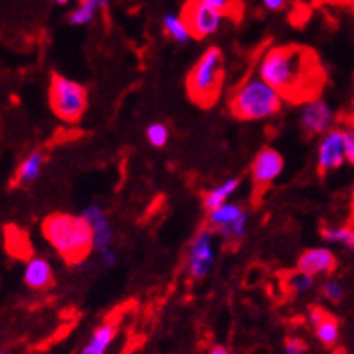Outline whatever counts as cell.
I'll use <instances>...</instances> for the list:
<instances>
[{
    "mask_svg": "<svg viewBox=\"0 0 354 354\" xmlns=\"http://www.w3.org/2000/svg\"><path fill=\"white\" fill-rule=\"evenodd\" d=\"M257 73L275 87L286 102L302 103L318 98L326 73L318 56L304 46H275L262 55Z\"/></svg>",
    "mask_w": 354,
    "mask_h": 354,
    "instance_id": "1",
    "label": "cell"
},
{
    "mask_svg": "<svg viewBox=\"0 0 354 354\" xmlns=\"http://www.w3.org/2000/svg\"><path fill=\"white\" fill-rule=\"evenodd\" d=\"M46 241L69 264L85 261L94 250V232L84 215L53 214L42 223Z\"/></svg>",
    "mask_w": 354,
    "mask_h": 354,
    "instance_id": "2",
    "label": "cell"
},
{
    "mask_svg": "<svg viewBox=\"0 0 354 354\" xmlns=\"http://www.w3.org/2000/svg\"><path fill=\"white\" fill-rule=\"evenodd\" d=\"M286 100L275 87L257 75L243 80L228 98V109L233 116L243 122H262L277 116Z\"/></svg>",
    "mask_w": 354,
    "mask_h": 354,
    "instance_id": "3",
    "label": "cell"
},
{
    "mask_svg": "<svg viewBox=\"0 0 354 354\" xmlns=\"http://www.w3.org/2000/svg\"><path fill=\"white\" fill-rule=\"evenodd\" d=\"M223 84L224 55L219 47H208L188 73V96L201 107H212L219 100Z\"/></svg>",
    "mask_w": 354,
    "mask_h": 354,
    "instance_id": "4",
    "label": "cell"
},
{
    "mask_svg": "<svg viewBox=\"0 0 354 354\" xmlns=\"http://www.w3.org/2000/svg\"><path fill=\"white\" fill-rule=\"evenodd\" d=\"M49 105L62 122L76 123L87 109V91L75 80L53 75L49 85Z\"/></svg>",
    "mask_w": 354,
    "mask_h": 354,
    "instance_id": "5",
    "label": "cell"
},
{
    "mask_svg": "<svg viewBox=\"0 0 354 354\" xmlns=\"http://www.w3.org/2000/svg\"><path fill=\"white\" fill-rule=\"evenodd\" d=\"M248 210L239 203H224L215 210L208 212L206 224L230 244L241 243L248 232Z\"/></svg>",
    "mask_w": 354,
    "mask_h": 354,
    "instance_id": "6",
    "label": "cell"
},
{
    "mask_svg": "<svg viewBox=\"0 0 354 354\" xmlns=\"http://www.w3.org/2000/svg\"><path fill=\"white\" fill-rule=\"evenodd\" d=\"M181 17L190 29L192 38L196 40H203L217 33L224 20V15L221 11L201 0H187L183 6Z\"/></svg>",
    "mask_w": 354,
    "mask_h": 354,
    "instance_id": "7",
    "label": "cell"
},
{
    "mask_svg": "<svg viewBox=\"0 0 354 354\" xmlns=\"http://www.w3.org/2000/svg\"><path fill=\"white\" fill-rule=\"evenodd\" d=\"M215 235L217 233L212 228L199 230L188 250V273L194 280H201L208 277L215 264Z\"/></svg>",
    "mask_w": 354,
    "mask_h": 354,
    "instance_id": "8",
    "label": "cell"
},
{
    "mask_svg": "<svg viewBox=\"0 0 354 354\" xmlns=\"http://www.w3.org/2000/svg\"><path fill=\"white\" fill-rule=\"evenodd\" d=\"M300 129L306 136H324L333 129L335 123V112L327 105V102L320 98H313L309 102L302 103L300 107Z\"/></svg>",
    "mask_w": 354,
    "mask_h": 354,
    "instance_id": "9",
    "label": "cell"
},
{
    "mask_svg": "<svg viewBox=\"0 0 354 354\" xmlns=\"http://www.w3.org/2000/svg\"><path fill=\"white\" fill-rule=\"evenodd\" d=\"M282 170H284V158L279 150L271 147L262 149L252 163V181L255 190H266L277 177H280Z\"/></svg>",
    "mask_w": 354,
    "mask_h": 354,
    "instance_id": "10",
    "label": "cell"
},
{
    "mask_svg": "<svg viewBox=\"0 0 354 354\" xmlns=\"http://www.w3.org/2000/svg\"><path fill=\"white\" fill-rule=\"evenodd\" d=\"M344 129H331L322 136L317 150V165L320 174H329L338 170L345 163Z\"/></svg>",
    "mask_w": 354,
    "mask_h": 354,
    "instance_id": "11",
    "label": "cell"
},
{
    "mask_svg": "<svg viewBox=\"0 0 354 354\" xmlns=\"http://www.w3.org/2000/svg\"><path fill=\"white\" fill-rule=\"evenodd\" d=\"M82 215L88 221V224H91V228L94 232V252L102 253L103 250L112 248V243H114V230H112V224L109 221V215L105 214V210L100 208L98 205H91L87 208H84Z\"/></svg>",
    "mask_w": 354,
    "mask_h": 354,
    "instance_id": "12",
    "label": "cell"
},
{
    "mask_svg": "<svg viewBox=\"0 0 354 354\" xmlns=\"http://www.w3.org/2000/svg\"><path fill=\"white\" fill-rule=\"evenodd\" d=\"M297 270L309 273L313 277L329 275V273L336 270V257L327 248H311V250H306L299 257Z\"/></svg>",
    "mask_w": 354,
    "mask_h": 354,
    "instance_id": "13",
    "label": "cell"
},
{
    "mask_svg": "<svg viewBox=\"0 0 354 354\" xmlns=\"http://www.w3.org/2000/svg\"><path fill=\"white\" fill-rule=\"evenodd\" d=\"M53 268L42 257H31L24 268V282L26 286L37 291L51 288L53 286Z\"/></svg>",
    "mask_w": 354,
    "mask_h": 354,
    "instance_id": "14",
    "label": "cell"
},
{
    "mask_svg": "<svg viewBox=\"0 0 354 354\" xmlns=\"http://www.w3.org/2000/svg\"><path fill=\"white\" fill-rule=\"evenodd\" d=\"M44 163H46V156L40 150H35L28 158H24L15 172V185H29L37 181L42 174Z\"/></svg>",
    "mask_w": 354,
    "mask_h": 354,
    "instance_id": "15",
    "label": "cell"
},
{
    "mask_svg": "<svg viewBox=\"0 0 354 354\" xmlns=\"http://www.w3.org/2000/svg\"><path fill=\"white\" fill-rule=\"evenodd\" d=\"M241 187V181L239 179H228V181H223L217 187L210 188V190L205 192V196H203V208L206 212L215 210L217 206L224 205V203H228L230 197L235 194Z\"/></svg>",
    "mask_w": 354,
    "mask_h": 354,
    "instance_id": "16",
    "label": "cell"
},
{
    "mask_svg": "<svg viewBox=\"0 0 354 354\" xmlns=\"http://www.w3.org/2000/svg\"><path fill=\"white\" fill-rule=\"evenodd\" d=\"M109 0H78V6L71 11V26H87L94 20L100 10H107Z\"/></svg>",
    "mask_w": 354,
    "mask_h": 354,
    "instance_id": "17",
    "label": "cell"
},
{
    "mask_svg": "<svg viewBox=\"0 0 354 354\" xmlns=\"http://www.w3.org/2000/svg\"><path fill=\"white\" fill-rule=\"evenodd\" d=\"M114 336H116L114 324H103V326L96 327V331L93 333L91 340L87 342L80 354H105V351L111 347Z\"/></svg>",
    "mask_w": 354,
    "mask_h": 354,
    "instance_id": "18",
    "label": "cell"
},
{
    "mask_svg": "<svg viewBox=\"0 0 354 354\" xmlns=\"http://www.w3.org/2000/svg\"><path fill=\"white\" fill-rule=\"evenodd\" d=\"M163 29L167 37H170L174 42L177 44H187L192 38L190 29H188L187 22L183 19L181 15L167 13L163 17Z\"/></svg>",
    "mask_w": 354,
    "mask_h": 354,
    "instance_id": "19",
    "label": "cell"
},
{
    "mask_svg": "<svg viewBox=\"0 0 354 354\" xmlns=\"http://www.w3.org/2000/svg\"><path fill=\"white\" fill-rule=\"evenodd\" d=\"M320 233L327 243L342 244V246L349 248L354 252V228H349V226H324Z\"/></svg>",
    "mask_w": 354,
    "mask_h": 354,
    "instance_id": "20",
    "label": "cell"
},
{
    "mask_svg": "<svg viewBox=\"0 0 354 354\" xmlns=\"http://www.w3.org/2000/svg\"><path fill=\"white\" fill-rule=\"evenodd\" d=\"M315 333H317V338L320 340V344H324L326 347H335L336 342H338V336H340L338 320H336L333 315H327V317L315 327Z\"/></svg>",
    "mask_w": 354,
    "mask_h": 354,
    "instance_id": "21",
    "label": "cell"
},
{
    "mask_svg": "<svg viewBox=\"0 0 354 354\" xmlns=\"http://www.w3.org/2000/svg\"><path fill=\"white\" fill-rule=\"evenodd\" d=\"M201 2L212 6L217 11H221L224 17H232V19H239L241 11H243L241 0H201Z\"/></svg>",
    "mask_w": 354,
    "mask_h": 354,
    "instance_id": "22",
    "label": "cell"
},
{
    "mask_svg": "<svg viewBox=\"0 0 354 354\" xmlns=\"http://www.w3.org/2000/svg\"><path fill=\"white\" fill-rule=\"evenodd\" d=\"M147 141L156 149H161L168 143V129L163 123H152L147 127Z\"/></svg>",
    "mask_w": 354,
    "mask_h": 354,
    "instance_id": "23",
    "label": "cell"
},
{
    "mask_svg": "<svg viewBox=\"0 0 354 354\" xmlns=\"http://www.w3.org/2000/svg\"><path fill=\"white\" fill-rule=\"evenodd\" d=\"M313 284H315V277L300 270L289 277V288L293 289L295 293H306L313 288Z\"/></svg>",
    "mask_w": 354,
    "mask_h": 354,
    "instance_id": "24",
    "label": "cell"
},
{
    "mask_svg": "<svg viewBox=\"0 0 354 354\" xmlns=\"http://www.w3.org/2000/svg\"><path fill=\"white\" fill-rule=\"evenodd\" d=\"M322 295L331 302H340L344 299V288L338 280H326L322 286Z\"/></svg>",
    "mask_w": 354,
    "mask_h": 354,
    "instance_id": "25",
    "label": "cell"
},
{
    "mask_svg": "<svg viewBox=\"0 0 354 354\" xmlns=\"http://www.w3.org/2000/svg\"><path fill=\"white\" fill-rule=\"evenodd\" d=\"M344 147H345V159L351 165H354V127L344 129Z\"/></svg>",
    "mask_w": 354,
    "mask_h": 354,
    "instance_id": "26",
    "label": "cell"
},
{
    "mask_svg": "<svg viewBox=\"0 0 354 354\" xmlns=\"http://www.w3.org/2000/svg\"><path fill=\"white\" fill-rule=\"evenodd\" d=\"M286 354H306L308 351V344L302 338H288L284 344Z\"/></svg>",
    "mask_w": 354,
    "mask_h": 354,
    "instance_id": "27",
    "label": "cell"
},
{
    "mask_svg": "<svg viewBox=\"0 0 354 354\" xmlns=\"http://www.w3.org/2000/svg\"><path fill=\"white\" fill-rule=\"evenodd\" d=\"M327 315H329V313H327L324 308H320V306H313L311 311H309V322H311V326L317 327L318 324L327 317Z\"/></svg>",
    "mask_w": 354,
    "mask_h": 354,
    "instance_id": "28",
    "label": "cell"
},
{
    "mask_svg": "<svg viewBox=\"0 0 354 354\" xmlns=\"http://www.w3.org/2000/svg\"><path fill=\"white\" fill-rule=\"evenodd\" d=\"M100 259H102L103 264L107 266H114L118 262V253L114 252V248H107V250H103L102 253H98Z\"/></svg>",
    "mask_w": 354,
    "mask_h": 354,
    "instance_id": "29",
    "label": "cell"
},
{
    "mask_svg": "<svg viewBox=\"0 0 354 354\" xmlns=\"http://www.w3.org/2000/svg\"><path fill=\"white\" fill-rule=\"evenodd\" d=\"M266 10L270 11H280L286 6V0H262Z\"/></svg>",
    "mask_w": 354,
    "mask_h": 354,
    "instance_id": "30",
    "label": "cell"
},
{
    "mask_svg": "<svg viewBox=\"0 0 354 354\" xmlns=\"http://www.w3.org/2000/svg\"><path fill=\"white\" fill-rule=\"evenodd\" d=\"M324 2H331V4L345 6V8H353L354 10V0H324Z\"/></svg>",
    "mask_w": 354,
    "mask_h": 354,
    "instance_id": "31",
    "label": "cell"
},
{
    "mask_svg": "<svg viewBox=\"0 0 354 354\" xmlns=\"http://www.w3.org/2000/svg\"><path fill=\"white\" fill-rule=\"evenodd\" d=\"M210 354H230V353L226 347H223V345H215L214 349L210 351Z\"/></svg>",
    "mask_w": 354,
    "mask_h": 354,
    "instance_id": "32",
    "label": "cell"
},
{
    "mask_svg": "<svg viewBox=\"0 0 354 354\" xmlns=\"http://www.w3.org/2000/svg\"><path fill=\"white\" fill-rule=\"evenodd\" d=\"M55 2H58V4H69V2H73V0H55Z\"/></svg>",
    "mask_w": 354,
    "mask_h": 354,
    "instance_id": "33",
    "label": "cell"
},
{
    "mask_svg": "<svg viewBox=\"0 0 354 354\" xmlns=\"http://www.w3.org/2000/svg\"><path fill=\"white\" fill-rule=\"evenodd\" d=\"M0 354H6V353H0Z\"/></svg>",
    "mask_w": 354,
    "mask_h": 354,
    "instance_id": "34",
    "label": "cell"
}]
</instances>
